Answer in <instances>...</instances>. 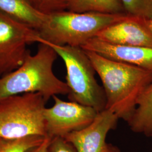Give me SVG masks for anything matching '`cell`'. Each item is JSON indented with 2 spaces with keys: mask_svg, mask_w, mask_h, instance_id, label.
I'll list each match as a JSON object with an SVG mask.
<instances>
[{
  "mask_svg": "<svg viewBox=\"0 0 152 152\" xmlns=\"http://www.w3.org/2000/svg\"><path fill=\"white\" fill-rule=\"evenodd\" d=\"M85 51L102 82L105 109L127 122L141 95L152 84V71Z\"/></svg>",
  "mask_w": 152,
  "mask_h": 152,
  "instance_id": "6da1fadb",
  "label": "cell"
},
{
  "mask_svg": "<svg viewBox=\"0 0 152 152\" xmlns=\"http://www.w3.org/2000/svg\"><path fill=\"white\" fill-rule=\"evenodd\" d=\"M58 56L49 45L39 43L35 54L30 53L21 66L0 77V101L26 93H40L47 102L55 95H67L69 89L66 83L53 72Z\"/></svg>",
  "mask_w": 152,
  "mask_h": 152,
  "instance_id": "7a4b0ae2",
  "label": "cell"
},
{
  "mask_svg": "<svg viewBox=\"0 0 152 152\" xmlns=\"http://www.w3.org/2000/svg\"><path fill=\"white\" fill-rule=\"evenodd\" d=\"M128 16L125 14L77 13L68 10L56 12L48 15L38 31L41 38L40 42L81 47L105 28Z\"/></svg>",
  "mask_w": 152,
  "mask_h": 152,
  "instance_id": "3957f363",
  "label": "cell"
},
{
  "mask_svg": "<svg viewBox=\"0 0 152 152\" xmlns=\"http://www.w3.org/2000/svg\"><path fill=\"white\" fill-rule=\"evenodd\" d=\"M45 100L38 92L26 93L0 101V138L47 137L44 112Z\"/></svg>",
  "mask_w": 152,
  "mask_h": 152,
  "instance_id": "277c9868",
  "label": "cell"
},
{
  "mask_svg": "<svg viewBox=\"0 0 152 152\" xmlns=\"http://www.w3.org/2000/svg\"><path fill=\"white\" fill-rule=\"evenodd\" d=\"M44 43L54 49L64 63L69 101L92 107L98 112L104 110L106 98L103 87L95 78L96 71L86 51L81 47Z\"/></svg>",
  "mask_w": 152,
  "mask_h": 152,
  "instance_id": "5b68a950",
  "label": "cell"
},
{
  "mask_svg": "<svg viewBox=\"0 0 152 152\" xmlns=\"http://www.w3.org/2000/svg\"><path fill=\"white\" fill-rule=\"evenodd\" d=\"M41 40L38 31L0 12V77L21 66L28 45Z\"/></svg>",
  "mask_w": 152,
  "mask_h": 152,
  "instance_id": "8992f818",
  "label": "cell"
},
{
  "mask_svg": "<svg viewBox=\"0 0 152 152\" xmlns=\"http://www.w3.org/2000/svg\"><path fill=\"white\" fill-rule=\"evenodd\" d=\"M54 105L44 112L47 137H63L90 125L98 112L92 107L73 102H65L55 95Z\"/></svg>",
  "mask_w": 152,
  "mask_h": 152,
  "instance_id": "52a82bcc",
  "label": "cell"
},
{
  "mask_svg": "<svg viewBox=\"0 0 152 152\" xmlns=\"http://www.w3.org/2000/svg\"><path fill=\"white\" fill-rule=\"evenodd\" d=\"M119 120L117 115L105 109L98 113L90 125L71 132L64 139L71 143L77 152H105L108 146L107 135L116 128Z\"/></svg>",
  "mask_w": 152,
  "mask_h": 152,
  "instance_id": "ba28073f",
  "label": "cell"
},
{
  "mask_svg": "<svg viewBox=\"0 0 152 152\" xmlns=\"http://www.w3.org/2000/svg\"><path fill=\"white\" fill-rule=\"evenodd\" d=\"M96 38L110 44L152 48V31L148 20L130 16L101 31Z\"/></svg>",
  "mask_w": 152,
  "mask_h": 152,
  "instance_id": "9c48e42d",
  "label": "cell"
},
{
  "mask_svg": "<svg viewBox=\"0 0 152 152\" xmlns=\"http://www.w3.org/2000/svg\"><path fill=\"white\" fill-rule=\"evenodd\" d=\"M110 60L152 72V48L112 44L94 37L81 47Z\"/></svg>",
  "mask_w": 152,
  "mask_h": 152,
  "instance_id": "30bf717a",
  "label": "cell"
},
{
  "mask_svg": "<svg viewBox=\"0 0 152 152\" xmlns=\"http://www.w3.org/2000/svg\"><path fill=\"white\" fill-rule=\"evenodd\" d=\"M0 12L38 31L48 16L35 10L27 0H0Z\"/></svg>",
  "mask_w": 152,
  "mask_h": 152,
  "instance_id": "8fae6325",
  "label": "cell"
},
{
  "mask_svg": "<svg viewBox=\"0 0 152 152\" xmlns=\"http://www.w3.org/2000/svg\"><path fill=\"white\" fill-rule=\"evenodd\" d=\"M126 122L134 132L152 137V84L141 95L134 113Z\"/></svg>",
  "mask_w": 152,
  "mask_h": 152,
  "instance_id": "7c38bea8",
  "label": "cell"
},
{
  "mask_svg": "<svg viewBox=\"0 0 152 152\" xmlns=\"http://www.w3.org/2000/svg\"><path fill=\"white\" fill-rule=\"evenodd\" d=\"M67 10L77 13L126 14L121 0H69Z\"/></svg>",
  "mask_w": 152,
  "mask_h": 152,
  "instance_id": "4fadbf2b",
  "label": "cell"
},
{
  "mask_svg": "<svg viewBox=\"0 0 152 152\" xmlns=\"http://www.w3.org/2000/svg\"><path fill=\"white\" fill-rule=\"evenodd\" d=\"M46 137L28 136L16 139H0V152H27L41 144Z\"/></svg>",
  "mask_w": 152,
  "mask_h": 152,
  "instance_id": "5bb4252c",
  "label": "cell"
},
{
  "mask_svg": "<svg viewBox=\"0 0 152 152\" xmlns=\"http://www.w3.org/2000/svg\"><path fill=\"white\" fill-rule=\"evenodd\" d=\"M126 14L146 20L152 19V0H121Z\"/></svg>",
  "mask_w": 152,
  "mask_h": 152,
  "instance_id": "9a60e30c",
  "label": "cell"
},
{
  "mask_svg": "<svg viewBox=\"0 0 152 152\" xmlns=\"http://www.w3.org/2000/svg\"><path fill=\"white\" fill-rule=\"evenodd\" d=\"M29 4L38 12L50 15L67 10L69 0H27Z\"/></svg>",
  "mask_w": 152,
  "mask_h": 152,
  "instance_id": "2e32d148",
  "label": "cell"
},
{
  "mask_svg": "<svg viewBox=\"0 0 152 152\" xmlns=\"http://www.w3.org/2000/svg\"><path fill=\"white\" fill-rule=\"evenodd\" d=\"M48 152H77L70 142L63 137H54L51 139Z\"/></svg>",
  "mask_w": 152,
  "mask_h": 152,
  "instance_id": "e0dca14e",
  "label": "cell"
},
{
  "mask_svg": "<svg viewBox=\"0 0 152 152\" xmlns=\"http://www.w3.org/2000/svg\"><path fill=\"white\" fill-rule=\"evenodd\" d=\"M50 138L46 137L44 141L36 147H33L27 152H48L49 145L51 141Z\"/></svg>",
  "mask_w": 152,
  "mask_h": 152,
  "instance_id": "ac0fdd59",
  "label": "cell"
},
{
  "mask_svg": "<svg viewBox=\"0 0 152 152\" xmlns=\"http://www.w3.org/2000/svg\"><path fill=\"white\" fill-rule=\"evenodd\" d=\"M105 152H121L119 148L110 144H108V146Z\"/></svg>",
  "mask_w": 152,
  "mask_h": 152,
  "instance_id": "d6986e66",
  "label": "cell"
},
{
  "mask_svg": "<svg viewBox=\"0 0 152 152\" xmlns=\"http://www.w3.org/2000/svg\"><path fill=\"white\" fill-rule=\"evenodd\" d=\"M148 23L152 31V19L151 20H148Z\"/></svg>",
  "mask_w": 152,
  "mask_h": 152,
  "instance_id": "ffe728a7",
  "label": "cell"
},
{
  "mask_svg": "<svg viewBox=\"0 0 152 152\" xmlns=\"http://www.w3.org/2000/svg\"><path fill=\"white\" fill-rule=\"evenodd\" d=\"M0 139H1V138H0Z\"/></svg>",
  "mask_w": 152,
  "mask_h": 152,
  "instance_id": "44dd1931",
  "label": "cell"
}]
</instances>
